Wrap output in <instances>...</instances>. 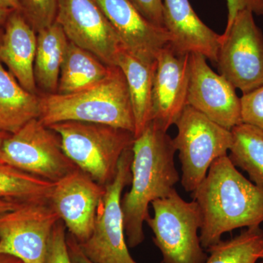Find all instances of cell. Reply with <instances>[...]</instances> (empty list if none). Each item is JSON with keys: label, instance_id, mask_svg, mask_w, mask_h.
Masks as SVG:
<instances>
[{"label": "cell", "instance_id": "1", "mask_svg": "<svg viewBox=\"0 0 263 263\" xmlns=\"http://www.w3.org/2000/svg\"><path fill=\"white\" fill-rule=\"evenodd\" d=\"M191 196L201 212L200 240L206 250L224 233L263 222V188L240 173L228 155L213 162Z\"/></svg>", "mask_w": 263, "mask_h": 263}, {"label": "cell", "instance_id": "2", "mask_svg": "<svg viewBox=\"0 0 263 263\" xmlns=\"http://www.w3.org/2000/svg\"><path fill=\"white\" fill-rule=\"evenodd\" d=\"M132 149L131 186L122 195L121 205L126 241L129 248H135L144 240L143 223L150 215V204L176 190L180 176L174 139L153 121L135 138Z\"/></svg>", "mask_w": 263, "mask_h": 263}, {"label": "cell", "instance_id": "3", "mask_svg": "<svg viewBox=\"0 0 263 263\" xmlns=\"http://www.w3.org/2000/svg\"><path fill=\"white\" fill-rule=\"evenodd\" d=\"M39 119L46 125L76 121L105 124L135 133V121L125 76L119 67L87 89L40 98Z\"/></svg>", "mask_w": 263, "mask_h": 263}, {"label": "cell", "instance_id": "4", "mask_svg": "<svg viewBox=\"0 0 263 263\" xmlns=\"http://www.w3.org/2000/svg\"><path fill=\"white\" fill-rule=\"evenodd\" d=\"M48 127L60 136L64 152L78 168L103 186L113 181L122 154L135 141L132 132L105 124L67 121Z\"/></svg>", "mask_w": 263, "mask_h": 263}, {"label": "cell", "instance_id": "5", "mask_svg": "<svg viewBox=\"0 0 263 263\" xmlns=\"http://www.w3.org/2000/svg\"><path fill=\"white\" fill-rule=\"evenodd\" d=\"M152 205L154 215L146 221L162 254V263H205L208 255L200 243L202 219L197 202L186 201L174 190Z\"/></svg>", "mask_w": 263, "mask_h": 263}, {"label": "cell", "instance_id": "6", "mask_svg": "<svg viewBox=\"0 0 263 263\" xmlns=\"http://www.w3.org/2000/svg\"><path fill=\"white\" fill-rule=\"evenodd\" d=\"M175 125L178 134L174 139L181 162V183L192 193L206 176L213 162L228 155L233 143L228 130L186 105Z\"/></svg>", "mask_w": 263, "mask_h": 263}, {"label": "cell", "instance_id": "7", "mask_svg": "<svg viewBox=\"0 0 263 263\" xmlns=\"http://www.w3.org/2000/svg\"><path fill=\"white\" fill-rule=\"evenodd\" d=\"M132 147L124 151L115 178L105 186L92 233L87 240L79 243L85 255L94 263H137L129 254L126 241L121 205L123 190L132 181Z\"/></svg>", "mask_w": 263, "mask_h": 263}, {"label": "cell", "instance_id": "8", "mask_svg": "<svg viewBox=\"0 0 263 263\" xmlns=\"http://www.w3.org/2000/svg\"><path fill=\"white\" fill-rule=\"evenodd\" d=\"M1 155L4 163L53 183L78 169L64 152L60 136L39 119L9 134Z\"/></svg>", "mask_w": 263, "mask_h": 263}, {"label": "cell", "instance_id": "9", "mask_svg": "<svg viewBox=\"0 0 263 263\" xmlns=\"http://www.w3.org/2000/svg\"><path fill=\"white\" fill-rule=\"evenodd\" d=\"M221 37L219 74L243 94L263 86V34L254 13L239 12Z\"/></svg>", "mask_w": 263, "mask_h": 263}, {"label": "cell", "instance_id": "10", "mask_svg": "<svg viewBox=\"0 0 263 263\" xmlns=\"http://www.w3.org/2000/svg\"><path fill=\"white\" fill-rule=\"evenodd\" d=\"M60 220L50 202L23 204L0 214V254L22 263H46L50 236Z\"/></svg>", "mask_w": 263, "mask_h": 263}, {"label": "cell", "instance_id": "11", "mask_svg": "<svg viewBox=\"0 0 263 263\" xmlns=\"http://www.w3.org/2000/svg\"><path fill=\"white\" fill-rule=\"evenodd\" d=\"M55 22L70 42L109 67H117L118 57L124 47L95 0H58Z\"/></svg>", "mask_w": 263, "mask_h": 263}, {"label": "cell", "instance_id": "12", "mask_svg": "<svg viewBox=\"0 0 263 263\" xmlns=\"http://www.w3.org/2000/svg\"><path fill=\"white\" fill-rule=\"evenodd\" d=\"M187 105L228 130L242 123L240 98L235 88L214 72L200 53H190Z\"/></svg>", "mask_w": 263, "mask_h": 263}, {"label": "cell", "instance_id": "13", "mask_svg": "<svg viewBox=\"0 0 263 263\" xmlns=\"http://www.w3.org/2000/svg\"><path fill=\"white\" fill-rule=\"evenodd\" d=\"M104 194L105 186L79 168L55 183L50 202L78 243L92 233Z\"/></svg>", "mask_w": 263, "mask_h": 263}, {"label": "cell", "instance_id": "14", "mask_svg": "<svg viewBox=\"0 0 263 263\" xmlns=\"http://www.w3.org/2000/svg\"><path fill=\"white\" fill-rule=\"evenodd\" d=\"M190 53H180L171 43L156 58L152 91V120L167 132L187 105Z\"/></svg>", "mask_w": 263, "mask_h": 263}, {"label": "cell", "instance_id": "15", "mask_svg": "<svg viewBox=\"0 0 263 263\" xmlns=\"http://www.w3.org/2000/svg\"><path fill=\"white\" fill-rule=\"evenodd\" d=\"M120 38L124 48L147 64L156 62L161 48L171 43L164 28L142 15L130 0H95Z\"/></svg>", "mask_w": 263, "mask_h": 263}, {"label": "cell", "instance_id": "16", "mask_svg": "<svg viewBox=\"0 0 263 263\" xmlns=\"http://www.w3.org/2000/svg\"><path fill=\"white\" fill-rule=\"evenodd\" d=\"M163 23L176 51L200 53L216 62L221 35L202 22L189 0H163Z\"/></svg>", "mask_w": 263, "mask_h": 263}, {"label": "cell", "instance_id": "17", "mask_svg": "<svg viewBox=\"0 0 263 263\" xmlns=\"http://www.w3.org/2000/svg\"><path fill=\"white\" fill-rule=\"evenodd\" d=\"M4 27V34L0 43V62L6 66L22 87L35 94V30L17 10L11 12Z\"/></svg>", "mask_w": 263, "mask_h": 263}, {"label": "cell", "instance_id": "18", "mask_svg": "<svg viewBox=\"0 0 263 263\" xmlns=\"http://www.w3.org/2000/svg\"><path fill=\"white\" fill-rule=\"evenodd\" d=\"M156 62L147 64L131 54L125 48L119 53L117 67L125 76L135 121V138L152 120V91Z\"/></svg>", "mask_w": 263, "mask_h": 263}, {"label": "cell", "instance_id": "19", "mask_svg": "<svg viewBox=\"0 0 263 263\" xmlns=\"http://www.w3.org/2000/svg\"><path fill=\"white\" fill-rule=\"evenodd\" d=\"M40 114V98L22 87L0 62V132L13 134Z\"/></svg>", "mask_w": 263, "mask_h": 263}, {"label": "cell", "instance_id": "20", "mask_svg": "<svg viewBox=\"0 0 263 263\" xmlns=\"http://www.w3.org/2000/svg\"><path fill=\"white\" fill-rule=\"evenodd\" d=\"M68 43L69 40L57 22L37 32L34 79L36 85L48 94L57 93Z\"/></svg>", "mask_w": 263, "mask_h": 263}, {"label": "cell", "instance_id": "21", "mask_svg": "<svg viewBox=\"0 0 263 263\" xmlns=\"http://www.w3.org/2000/svg\"><path fill=\"white\" fill-rule=\"evenodd\" d=\"M110 70L98 57L69 41L57 93L72 94L87 89L103 80Z\"/></svg>", "mask_w": 263, "mask_h": 263}, {"label": "cell", "instance_id": "22", "mask_svg": "<svg viewBox=\"0 0 263 263\" xmlns=\"http://www.w3.org/2000/svg\"><path fill=\"white\" fill-rule=\"evenodd\" d=\"M55 183L0 162V200L26 204L50 202Z\"/></svg>", "mask_w": 263, "mask_h": 263}, {"label": "cell", "instance_id": "23", "mask_svg": "<svg viewBox=\"0 0 263 263\" xmlns=\"http://www.w3.org/2000/svg\"><path fill=\"white\" fill-rule=\"evenodd\" d=\"M231 133L230 160L237 168L246 171L252 182L263 188V132L241 123Z\"/></svg>", "mask_w": 263, "mask_h": 263}, {"label": "cell", "instance_id": "24", "mask_svg": "<svg viewBox=\"0 0 263 263\" xmlns=\"http://www.w3.org/2000/svg\"><path fill=\"white\" fill-rule=\"evenodd\" d=\"M263 250V230L251 227L231 239L220 240L207 252L205 263H257Z\"/></svg>", "mask_w": 263, "mask_h": 263}, {"label": "cell", "instance_id": "25", "mask_svg": "<svg viewBox=\"0 0 263 263\" xmlns=\"http://www.w3.org/2000/svg\"><path fill=\"white\" fill-rule=\"evenodd\" d=\"M21 13L35 32L50 27L56 21L58 0H18Z\"/></svg>", "mask_w": 263, "mask_h": 263}, {"label": "cell", "instance_id": "26", "mask_svg": "<svg viewBox=\"0 0 263 263\" xmlns=\"http://www.w3.org/2000/svg\"><path fill=\"white\" fill-rule=\"evenodd\" d=\"M240 100L242 123L263 132V86L243 94Z\"/></svg>", "mask_w": 263, "mask_h": 263}, {"label": "cell", "instance_id": "27", "mask_svg": "<svg viewBox=\"0 0 263 263\" xmlns=\"http://www.w3.org/2000/svg\"><path fill=\"white\" fill-rule=\"evenodd\" d=\"M67 228L60 220L52 230L48 241L46 263H72L67 243Z\"/></svg>", "mask_w": 263, "mask_h": 263}, {"label": "cell", "instance_id": "28", "mask_svg": "<svg viewBox=\"0 0 263 263\" xmlns=\"http://www.w3.org/2000/svg\"><path fill=\"white\" fill-rule=\"evenodd\" d=\"M131 3L151 23L164 28L163 0H130Z\"/></svg>", "mask_w": 263, "mask_h": 263}, {"label": "cell", "instance_id": "29", "mask_svg": "<svg viewBox=\"0 0 263 263\" xmlns=\"http://www.w3.org/2000/svg\"><path fill=\"white\" fill-rule=\"evenodd\" d=\"M228 22L226 29L229 28L235 16L242 10H249L257 15H263V0H227Z\"/></svg>", "mask_w": 263, "mask_h": 263}, {"label": "cell", "instance_id": "30", "mask_svg": "<svg viewBox=\"0 0 263 263\" xmlns=\"http://www.w3.org/2000/svg\"><path fill=\"white\" fill-rule=\"evenodd\" d=\"M67 243L72 263H94L85 255L77 240L69 233L67 234Z\"/></svg>", "mask_w": 263, "mask_h": 263}, {"label": "cell", "instance_id": "31", "mask_svg": "<svg viewBox=\"0 0 263 263\" xmlns=\"http://www.w3.org/2000/svg\"><path fill=\"white\" fill-rule=\"evenodd\" d=\"M20 205L21 204L15 203V202L0 200V214L14 210V209H17Z\"/></svg>", "mask_w": 263, "mask_h": 263}, {"label": "cell", "instance_id": "32", "mask_svg": "<svg viewBox=\"0 0 263 263\" xmlns=\"http://www.w3.org/2000/svg\"><path fill=\"white\" fill-rule=\"evenodd\" d=\"M0 6L11 10H21L18 0H0Z\"/></svg>", "mask_w": 263, "mask_h": 263}, {"label": "cell", "instance_id": "33", "mask_svg": "<svg viewBox=\"0 0 263 263\" xmlns=\"http://www.w3.org/2000/svg\"><path fill=\"white\" fill-rule=\"evenodd\" d=\"M12 11H13V10L7 9V8L0 6V25L4 27Z\"/></svg>", "mask_w": 263, "mask_h": 263}, {"label": "cell", "instance_id": "34", "mask_svg": "<svg viewBox=\"0 0 263 263\" xmlns=\"http://www.w3.org/2000/svg\"><path fill=\"white\" fill-rule=\"evenodd\" d=\"M0 263H22L18 259L11 256L0 254Z\"/></svg>", "mask_w": 263, "mask_h": 263}, {"label": "cell", "instance_id": "35", "mask_svg": "<svg viewBox=\"0 0 263 263\" xmlns=\"http://www.w3.org/2000/svg\"><path fill=\"white\" fill-rule=\"evenodd\" d=\"M9 136V134L8 133H1L0 132V162H2V155H1V148H2V145H3V141H5V138H7Z\"/></svg>", "mask_w": 263, "mask_h": 263}, {"label": "cell", "instance_id": "36", "mask_svg": "<svg viewBox=\"0 0 263 263\" xmlns=\"http://www.w3.org/2000/svg\"><path fill=\"white\" fill-rule=\"evenodd\" d=\"M3 26L0 25V43L2 42L3 40V34H4V29H3Z\"/></svg>", "mask_w": 263, "mask_h": 263}, {"label": "cell", "instance_id": "37", "mask_svg": "<svg viewBox=\"0 0 263 263\" xmlns=\"http://www.w3.org/2000/svg\"><path fill=\"white\" fill-rule=\"evenodd\" d=\"M260 259H262V262H261V263H263V255L261 256Z\"/></svg>", "mask_w": 263, "mask_h": 263}, {"label": "cell", "instance_id": "38", "mask_svg": "<svg viewBox=\"0 0 263 263\" xmlns=\"http://www.w3.org/2000/svg\"><path fill=\"white\" fill-rule=\"evenodd\" d=\"M262 255H263V250H262V254H261V256H262Z\"/></svg>", "mask_w": 263, "mask_h": 263}]
</instances>
